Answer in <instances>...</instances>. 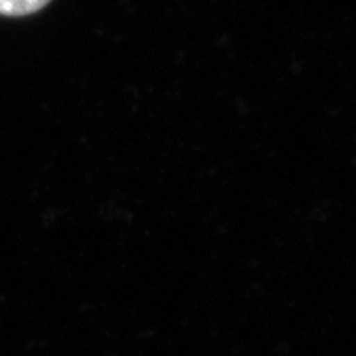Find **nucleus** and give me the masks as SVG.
<instances>
[{
	"mask_svg": "<svg viewBox=\"0 0 356 356\" xmlns=\"http://www.w3.org/2000/svg\"><path fill=\"white\" fill-rule=\"evenodd\" d=\"M50 0H0L2 16H28L42 10Z\"/></svg>",
	"mask_w": 356,
	"mask_h": 356,
	"instance_id": "f257e3e1",
	"label": "nucleus"
}]
</instances>
